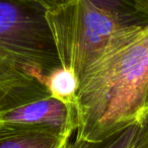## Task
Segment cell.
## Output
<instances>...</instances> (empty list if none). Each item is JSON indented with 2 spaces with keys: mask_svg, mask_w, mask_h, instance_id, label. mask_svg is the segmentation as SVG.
I'll return each mask as SVG.
<instances>
[{
  "mask_svg": "<svg viewBox=\"0 0 148 148\" xmlns=\"http://www.w3.org/2000/svg\"><path fill=\"white\" fill-rule=\"evenodd\" d=\"M67 148H148V116L101 141L75 139Z\"/></svg>",
  "mask_w": 148,
  "mask_h": 148,
  "instance_id": "8992f818",
  "label": "cell"
},
{
  "mask_svg": "<svg viewBox=\"0 0 148 148\" xmlns=\"http://www.w3.org/2000/svg\"><path fill=\"white\" fill-rule=\"evenodd\" d=\"M148 29L106 46L78 77L75 139L101 141L148 116Z\"/></svg>",
  "mask_w": 148,
  "mask_h": 148,
  "instance_id": "6da1fadb",
  "label": "cell"
},
{
  "mask_svg": "<svg viewBox=\"0 0 148 148\" xmlns=\"http://www.w3.org/2000/svg\"><path fill=\"white\" fill-rule=\"evenodd\" d=\"M69 139L46 131L0 126V148H67Z\"/></svg>",
  "mask_w": 148,
  "mask_h": 148,
  "instance_id": "5b68a950",
  "label": "cell"
},
{
  "mask_svg": "<svg viewBox=\"0 0 148 148\" xmlns=\"http://www.w3.org/2000/svg\"><path fill=\"white\" fill-rule=\"evenodd\" d=\"M0 126L46 131L70 138L77 129L76 110L74 105L49 97L0 113Z\"/></svg>",
  "mask_w": 148,
  "mask_h": 148,
  "instance_id": "277c9868",
  "label": "cell"
},
{
  "mask_svg": "<svg viewBox=\"0 0 148 148\" xmlns=\"http://www.w3.org/2000/svg\"><path fill=\"white\" fill-rule=\"evenodd\" d=\"M15 1L29 5H35V6L44 9L45 11H53L73 2L74 0H15Z\"/></svg>",
  "mask_w": 148,
  "mask_h": 148,
  "instance_id": "ba28073f",
  "label": "cell"
},
{
  "mask_svg": "<svg viewBox=\"0 0 148 148\" xmlns=\"http://www.w3.org/2000/svg\"><path fill=\"white\" fill-rule=\"evenodd\" d=\"M141 1L144 3V4H146V5L148 6V0H141Z\"/></svg>",
  "mask_w": 148,
  "mask_h": 148,
  "instance_id": "9c48e42d",
  "label": "cell"
},
{
  "mask_svg": "<svg viewBox=\"0 0 148 148\" xmlns=\"http://www.w3.org/2000/svg\"><path fill=\"white\" fill-rule=\"evenodd\" d=\"M62 67L83 70L120 37L148 29V6L141 0H74L46 12Z\"/></svg>",
  "mask_w": 148,
  "mask_h": 148,
  "instance_id": "3957f363",
  "label": "cell"
},
{
  "mask_svg": "<svg viewBox=\"0 0 148 148\" xmlns=\"http://www.w3.org/2000/svg\"><path fill=\"white\" fill-rule=\"evenodd\" d=\"M46 85L52 97H55L67 105L75 106L78 80L72 70L65 67L56 69L49 75Z\"/></svg>",
  "mask_w": 148,
  "mask_h": 148,
  "instance_id": "52a82bcc",
  "label": "cell"
},
{
  "mask_svg": "<svg viewBox=\"0 0 148 148\" xmlns=\"http://www.w3.org/2000/svg\"><path fill=\"white\" fill-rule=\"evenodd\" d=\"M147 108H148V97H147Z\"/></svg>",
  "mask_w": 148,
  "mask_h": 148,
  "instance_id": "30bf717a",
  "label": "cell"
},
{
  "mask_svg": "<svg viewBox=\"0 0 148 148\" xmlns=\"http://www.w3.org/2000/svg\"><path fill=\"white\" fill-rule=\"evenodd\" d=\"M46 12L0 0V113L51 97L47 79L62 65Z\"/></svg>",
  "mask_w": 148,
  "mask_h": 148,
  "instance_id": "7a4b0ae2",
  "label": "cell"
}]
</instances>
